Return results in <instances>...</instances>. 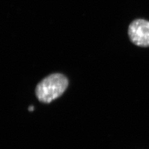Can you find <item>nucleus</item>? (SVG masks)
<instances>
[{
    "label": "nucleus",
    "instance_id": "1",
    "mask_svg": "<svg viewBox=\"0 0 149 149\" xmlns=\"http://www.w3.org/2000/svg\"><path fill=\"white\" fill-rule=\"evenodd\" d=\"M68 84V80L63 74L49 75L38 84L36 89V96L40 101L50 103L64 93Z\"/></svg>",
    "mask_w": 149,
    "mask_h": 149
},
{
    "label": "nucleus",
    "instance_id": "2",
    "mask_svg": "<svg viewBox=\"0 0 149 149\" xmlns=\"http://www.w3.org/2000/svg\"><path fill=\"white\" fill-rule=\"evenodd\" d=\"M132 42L140 47H149V21L138 19L132 22L128 28Z\"/></svg>",
    "mask_w": 149,
    "mask_h": 149
},
{
    "label": "nucleus",
    "instance_id": "3",
    "mask_svg": "<svg viewBox=\"0 0 149 149\" xmlns=\"http://www.w3.org/2000/svg\"><path fill=\"white\" fill-rule=\"evenodd\" d=\"M34 108L33 106H31L29 107L28 110H29V111H31V112H33V111H34Z\"/></svg>",
    "mask_w": 149,
    "mask_h": 149
}]
</instances>
